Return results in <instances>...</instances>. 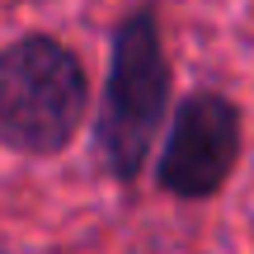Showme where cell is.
<instances>
[{
  "label": "cell",
  "instance_id": "7a4b0ae2",
  "mask_svg": "<svg viewBox=\"0 0 254 254\" xmlns=\"http://www.w3.org/2000/svg\"><path fill=\"white\" fill-rule=\"evenodd\" d=\"M90 71L52 33H19L0 47V151L14 160H62L90 118Z\"/></svg>",
  "mask_w": 254,
  "mask_h": 254
},
{
  "label": "cell",
  "instance_id": "3957f363",
  "mask_svg": "<svg viewBox=\"0 0 254 254\" xmlns=\"http://www.w3.org/2000/svg\"><path fill=\"white\" fill-rule=\"evenodd\" d=\"M240 160H245V109L231 94L202 85L170 109V123L146 174L160 198L179 207H202L226 198Z\"/></svg>",
  "mask_w": 254,
  "mask_h": 254
},
{
  "label": "cell",
  "instance_id": "6da1fadb",
  "mask_svg": "<svg viewBox=\"0 0 254 254\" xmlns=\"http://www.w3.org/2000/svg\"><path fill=\"white\" fill-rule=\"evenodd\" d=\"M174 109V66L165 52L160 9L151 0L132 5L109 28V75L99 113L90 127L94 165L109 184L136 189L155 160L160 132Z\"/></svg>",
  "mask_w": 254,
  "mask_h": 254
}]
</instances>
